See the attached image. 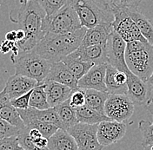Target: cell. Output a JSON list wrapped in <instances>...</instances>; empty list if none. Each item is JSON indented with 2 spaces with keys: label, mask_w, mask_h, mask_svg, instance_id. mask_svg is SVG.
Segmentation results:
<instances>
[{
  "label": "cell",
  "mask_w": 153,
  "mask_h": 150,
  "mask_svg": "<svg viewBox=\"0 0 153 150\" xmlns=\"http://www.w3.org/2000/svg\"><path fill=\"white\" fill-rule=\"evenodd\" d=\"M16 44V43H12V42H10V41H4L1 45H0V51L3 53V54H6L8 53L9 51L12 50V49L14 48Z\"/></svg>",
  "instance_id": "obj_38"
},
{
  "label": "cell",
  "mask_w": 153,
  "mask_h": 150,
  "mask_svg": "<svg viewBox=\"0 0 153 150\" xmlns=\"http://www.w3.org/2000/svg\"><path fill=\"white\" fill-rule=\"evenodd\" d=\"M137 24L142 35L145 39L153 45V25L152 22L147 18L143 13L139 12L137 9H131L126 10Z\"/></svg>",
  "instance_id": "obj_26"
},
{
  "label": "cell",
  "mask_w": 153,
  "mask_h": 150,
  "mask_svg": "<svg viewBox=\"0 0 153 150\" xmlns=\"http://www.w3.org/2000/svg\"><path fill=\"white\" fill-rule=\"evenodd\" d=\"M112 26L114 30L126 43L133 41L148 42L138 29L137 24L124 10H115Z\"/></svg>",
  "instance_id": "obj_9"
},
{
  "label": "cell",
  "mask_w": 153,
  "mask_h": 150,
  "mask_svg": "<svg viewBox=\"0 0 153 150\" xmlns=\"http://www.w3.org/2000/svg\"><path fill=\"white\" fill-rule=\"evenodd\" d=\"M18 111H19L20 116H30V117L38 119L39 121L53 124V125L57 126L58 129H65L63 122L60 120L59 115L56 111L55 108H50L47 109L40 110V109H37L30 107L25 109H18Z\"/></svg>",
  "instance_id": "obj_22"
},
{
  "label": "cell",
  "mask_w": 153,
  "mask_h": 150,
  "mask_svg": "<svg viewBox=\"0 0 153 150\" xmlns=\"http://www.w3.org/2000/svg\"><path fill=\"white\" fill-rule=\"evenodd\" d=\"M126 46L127 43L113 30L107 40L108 64L123 72L129 70L125 60Z\"/></svg>",
  "instance_id": "obj_10"
},
{
  "label": "cell",
  "mask_w": 153,
  "mask_h": 150,
  "mask_svg": "<svg viewBox=\"0 0 153 150\" xmlns=\"http://www.w3.org/2000/svg\"><path fill=\"white\" fill-rule=\"evenodd\" d=\"M113 30L114 29L112 26V23L101 24L93 28L87 29L79 48H85L107 42Z\"/></svg>",
  "instance_id": "obj_18"
},
{
  "label": "cell",
  "mask_w": 153,
  "mask_h": 150,
  "mask_svg": "<svg viewBox=\"0 0 153 150\" xmlns=\"http://www.w3.org/2000/svg\"><path fill=\"white\" fill-rule=\"evenodd\" d=\"M26 1H29V0H23V2H26Z\"/></svg>",
  "instance_id": "obj_44"
},
{
  "label": "cell",
  "mask_w": 153,
  "mask_h": 150,
  "mask_svg": "<svg viewBox=\"0 0 153 150\" xmlns=\"http://www.w3.org/2000/svg\"><path fill=\"white\" fill-rule=\"evenodd\" d=\"M151 150H153V145L151 147Z\"/></svg>",
  "instance_id": "obj_43"
},
{
  "label": "cell",
  "mask_w": 153,
  "mask_h": 150,
  "mask_svg": "<svg viewBox=\"0 0 153 150\" xmlns=\"http://www.w3.org/2000/svg\"><path fill=\"white\" fill-rule=\"evenodd\" d=\"M45 81H54L66 85L72 89H78V79L62 61L51 64L50 72Z\"/></svg>",
  "instance_id": "obj_17"
},
{
  "label": "cell",
  "mask_w": 153,
  "mask_h": 150,
  "mask_svg": "<svg viewBox=\"0 0 153 150\" xmlns=\"http://www.w3.org/2000/svg\"><path fill=\"white\" fill-rule=\"evenodd\" d=\"M25 32L21 29L18 30H17V42L22 41L23 39H25Z\"/></svg>",
  "instance_id": "obj_41"
},
{
  "label": "cell",
  "mask_w": 153,
  "mask_h": 150,
  "mask_svg": "<svg viewBox=\"0 0 153 150\" xmlns=\"http://www.w3.org/2000/svg\"><path fill=\"white\" fill-rule=\"evenodd\" d=\"M85 105L105 114V103L108 99L109 93L102 92L96 89H85Z\"/></svg>",
  "instance_id": "obj_28"
},
{
  "label": "cell",
  "mask_w": 153,
  "mask_h": 150,
  "mask_svg": "<svg viewBox=\"0 0 153 150\" xmlns=\"http://www.w3.org/2000/svg\"><path fill=\"white\" fill-rule=\"evenodd\" d=\"M138 129L142 132L143 148L152 147L153 145V122L142 120L138 123Z\"/></svg>",
  "instance_id": "obj_33"
},
{
  "label": "cell",
  "mask_w": 153,
  "mask_h": 150,
  "mask_svg": "<svg viewBox=\"0 0 153 150\" xmlns=\"http://www.w3.org/2000/svg\"><path fill=\"white\" fill-rule=\"evenodd\" d=\"M71 5L76 10L82 27L86 29L112 23L114 20V14L105 9L97 0H72Z\"/></svg>",
  "instance_id": "obj_5"
},
{
  "label": "cell",
  "mask_w": 153,
  "mask_h": 150,
  "mask_svg": "<svg viewBox=\"0 0 153 150\" xmlns=\"http://www.w3.org/2000/svg\"><path fill=\"white\" fill-rule=\"evenodd\" d=\"M30 107L40 110L47 109L51 108L50 104L48 103L45 82L32 89L30 99Z\"/></svg>",
  "instance_id": "obj_30"
},
{
  "label": "cell",
  "mask_w": 153,
  "mask_h": 150,
  "mask_svg": "<svg viewBox=\"0 0 153 150\" xmlns=\"http://www.w3.org/2000/svg\"><path fill=\"white\" fill-rule=\"evenodd\" d=\"M32 90H30V92L26 94L21 95L20 97H18L16 99L10 100L11 104L18 109H25L30 108V95H31Z\"/></svg>",
  "instance_id": "obj_37"
},
{
  "label": "cell",
  "mask_w": 153,
  "mask_h": 150,
  "mask_svg": "<svg viewBox=\"0 0 153 150\" xmlns=\"http://www.w3.org/2000/svg\"><path fill=\"white\" fill-rule=\"evenodd\" d=\"M41 83H38V81L28 76L15 74L8 78L4 89L10 100H13L28 93Z\"/></svg>",
  "instance_id": "obj_13"
},
{
  "label": "cell",
  "mask_w": 153,
  "mask_h": 150,
  "mask_svg": "<svg viewBox=\"0 0 153 150\" xmlns=\"http://www.w3.org/2000/svg\"><path fill=\"white\" fill-rule=\"evenodd\" d=\"M19 128L11 125L5 120L0 118V139L10 137V136H18L20 133Z\"/></svg>",
  "instance_id": "obj_34"
},
{
  "label": "cell",
  "mask_w": 153,
  "mask_h": 150,
  "mask_svg": "<svg viewBox=\"0 0 153 150\" xmlns=\"http://www.w3.org/2000/svg\"><path fill=\"white\" fill-rule=\"evenodd\" d=\"M23 121L25 122V126L28 129H36L38 131L42 133V134L49 139L52 134H54L57 131L58 128L57 126L47 123V122L39 121L36 118L30 117V116H21Z\"/></svg>",
  "instance_id": "obj_29"
},
{
  "label": "cell",
  "mask_w": 153,
  "mask_h": 150,
  "mask_svg": "<svg viewBox=\"0 0 153 150\" xmlns=\"http://www.w3.org/2000/svg\"><path fill=\"white\" fill-rule=\"evenodd\" d=\"M45 17V10L36 0L23 2L19 8L11 10L10 19L19 24L20 29L25 32V39L16 43L20 50H32L44 37L42 24Z\"/></svg>",
  "instance_id": "obj_1"
},
{
  "label": "cell",
  "mask_w": 153,
  "mask_h": 150,
  "mask_svg": "<svg viewBox=\"0 0 153 150\" xmlns=\"http://www.w3.org/2000/svg\"><path fill=\"white\" fill-rule=\"evenodd\" d=\"M54 108L59 115L60 120L63 122L65 129L67 130L69 128L74 126L78 122L76 119V109L71 105L69 99Z\"/></svg>",
  "instance_id": "obj_27"
},
{
  "label": "cell",
  "mask_w": 153,
  "mask_h": 150,
  "mask_svg": "<svg viewBox=\"0 0 153 150\" xmlns=\"http://www.w3.org/2000/svg\"><path fill=\"white\" fill-rule=\"evenodd\" d=\"M76 114L77 122L90 125L99 124L100 122L111 120L105 114L99 112L92 108H90L87 105H84L76 109Z\"/></svg>",
  "instance_id": "obj_25"
},
{
  "label": "cell",
  "mask_w": 153,
  "mask_h": 150,
  "mask_svg": "<svg viewBox=\"0 0 153 150\" xmlns=\"http://www.w3.org/2000/svg\"><path fill=\"white\" fill-rule=\"evenodd\" d=\"M0 118L19 128V129H23L26 127L18 109L11 104L5 89L0 92Z\"/></svg>",
  "instance_id": "obj_19"
},
{
  "label": "cell",
  "mask_w": 153,
  "mask_h": 150,
  "mask_svg": "<svg viewBox=\"0 0 153 150\" xmlns=\"http://www.w3.org/2000/svg\"><path fill=\"white\" fill-rule=\"evenodd\" d=\"M98 124H85L77 122L74 126L69 128V132L75 139L80 150H103L105 148L97 139Z\"/></svg>",
  "instance_id": "obj_8"
},
{
  "label": "cell",
  "mask_w": 153,
  "mask_h": 150,
  "mask_svg": "<svg viewBox=\"0 0 153 150\" xmlns=\"http://www.w3.org/2000/svg\"><path fill=\"white\" fill-rule=\"evenodd\" d=\"M69 100L71 105L74 109H77L79 107L85 105V90L79 88L73 89Z\"/></svg>",
  "instance_id": "obj_35"
},
{
  "label": "cell",
  "mask_w": 153,
  "mask_h": 150,
  "mask_svg": "<svg viewBox=\"0 0 153 150\" xmlns=\"http://www.w3.org/2000/svg\"><path fill=\"white\" fill-rule=\"evenodd\" d=\"M78 56L94 65L108 64L107 59V42L85 48H78L76 50Z\"/></svg>",
  "instance_id": "obj_20"
},
{
  "label": "cell",
  "mask_w": 153,
  "mask_h": 150,
  "mask_svg": "<svg viewBox=\"0 0 153 150\" xmlns=\"http://www.w3.org/2000/svg\"><path fill=\"white\" fill-rule=\"evenodd\" d=\"M127 75L128 96L134 103L142 105L146 103L149 97L150 87L146 82L133 74L130 69L125 72Z\"/></svg>",
  "instance_id": "obj_14"
},
{
  "label": "cell",
  "mask_w": 153,
  "mask_h": 150,
  "mask_svg": "<svg viewBox=\"0 0 153 150\" xmlns=\"http://www.w3.org/2000/svg\"><path fill=\"white\" fill-rule=\"evenodd\" d=\"M87 29L82 27L67 34L45 33L32 50L51 64L61 62L80 47Z\"/></svg>",
  "instance_id": "obj_2"
},
{
  "label": "cell",
  "mask_w": 153,
  "mask_h": 150,
  "mask_svg": "<svg viewBox=\"0 0 153 150\" xmlns=\"http://www.w3.org/2000/svg\"><path fill=\"white\" fill-rule=\"evenodd\" d=\"M80 28H82L80 20L71 4L63 7L52 15H46L42 24V30L45 34H67L74 32Z\"/></svg>",
  "instance_id": "obj_6"
},
{
  "label": "cell",
  "mask_w": 153,
  "mask_h": 150,
  "mask_svg": "<svg viewBox=\"0 0 153 150\" xmlns=\"http://www.w3.org/2000/svg\"><path fill=\"white\" fill-rule=\"evenodd\" d=\"M105 83L109 94L128 95L127 75L108 64Z\"/></svg>",
  "instance_id": "obj_16"
},
{
  "label": "cell",
  "mask_w": 153,
  "mask_h": 150,
  "mask_svg": "<svg viewBox=\"0 0 153 150\" xmlns=\"http://www.w3.org/2000/svg\"><path fill=\"white\" fill-rule=\"evenodd\" d=\"M5 40L12 43H17V30H11L7 32L5 35Z\"/></svg>",
  "instance_id": "obj_39"
},
{
  "label": "cell",
  "mask_w": 153,
  "mask_h": 150,
  "mask_svg": "<svg viewBox=\"0 0 153 150\" xmlns=\"http://www.w3.org/2000/svg\"><path fill=\"white\" fill-rule=\"evenodd\" d=\"M146 105V109H148V111L150 113H152L153 115V98L152 97H150L148 99V101L145 103Z\"/></svg>",
  "instance_id": "obj_40"
},
{
  "label": "cell",
  "mask_w": 153,
  "mask_h": 150,
  "mask_svg": "<svg viewBox=\"0 0 153 150\" xmlns=\"http://www.w3.org/2000/svg\"><path fill=\"white\" fill-rule=\"evenodd\" d=\"M105 9L111 11L119 10L137 9L139 4L143 0H97Z\"/></svg>",
  "instance_id": "obj_31"
},
{
  "label": "cell",
  "mask_w": 153,
  "mask_h": 150,
  "mask_svg": "<svg viewBox=\"0 0 153 150\" xmlns=\"http://www.w3.org/2000/svg\"><path fill=\"white\" fill-rule=\"evenodd\" d=\"M15 64L16 74L28 76L38 83H44L50 72L51 63L34 50H20L18 56H11Z\"/></svg>",
  "instance_id": "obj_4"
},
{
  "label": "cell",
  "mask_w": 153,
  "mask_h": 150,
  "mask_svg": "<svg viewBox=\"0 0 153 150\" xmlns=\"http://www.w3.org/2000/svg\"><path fill=\"white\" fill-rule=\"evenodd\" d=\"M134 110V103L128 95L109 94L105 114L111 120L124 123L132 116Z\"/></svg>",
  "instance_id": "obj_7"
},
{
  "label": "cell",
  "mask_w": 153,
  "mask_h": 150,
  "mask_svg": "<svg viewBox=\"0 0 153 150\" xmlns=\"http://www.w3.org/2000/svg\"><path fill=\"white\" fill-rule=\"evenodd\" d=\"M48 148L50 150H80L74 137L64 129H58L49 138Z\"/></svg>",
  "instance_id": "obj_23"
},
{
  "label": "cell",
  "mask_w": 153,
  "mask_h": 150,
  "mask_svg": "<svg viewBox=\"0 0 153 150\" xmlns=\"http://www.w3.org/2000/svg\"><path fill=\"white\" fill-rule=\"evenodd\" d=\"M45 84L48 103L51 108H54L65 102L73 91L71 88L54 81H45Z\"/></svg>",
  "instance_id": "obj_21"
},
{
  "label": "cell",
  "mask_w": 153,
  "mask_h": 150,
  "mask_svg": "<svg viewBox=\"0 0 153 150\" xmlns=\"http://www.w3.org/2000/svg\"><path fill=\"white\" fill-rule=\"evenodd\" d=\"M125 60L129 69L147 83L153 72L152 45L142 41L127 43Z\"/></svg>",
  "instance_id": "obj_3"
},
{
  "label": "cell",
  "mask_w": 153,
  "mask_h": 150,
  "mask_svg": "<svg viewBox=\"0 0 153 150\" xmlns=\"http://www.w3.org/2000/svg\"><path fill=\"white\" fill-rule=\"evenodd\" d=\"M45 10L46 15L50 16L57 12L63 7L71 4L72 0H36Z\"/></svg>",
  "instance_id": "obj_32"
},
{
  "label": "cell",
  "mask_w": 153,
  "mask_h": 150,
  "mask_svg": "<svg viewBox=\"0 0 153 150\" xmlns=\"http://www.w3.org/2000/svg\"><path fill=\"white\" fill-rule=\"evenodd\" d=\"M147 84L149 85V87H150L151 89H153V72L152 75H151V77L149 78V80L147 81Z\"/></svg>",
  "instance_id": "obj_42"
},
{
  "label": "cell",
  "mask_w": 153,
  "mask_h": 150,
  "mask_svg": "<svg viewBox=\"0 0 153 150\" xmlns=\"http://www.w3.org/2000/svg\"><path fill=\"white\" fill-rule=\"evenodd\" d=\"M107 65L108 64L93 66L78 80V88L82 89H96L108 93L105 83Z\"/></svg>",
  "instance_id": "obj_12"
},
{
  "label": "cell",
  "mask_w": 153,
  "mask_h": 150,
  "mask_svg": "<svg viewBox=\"0 0 153 150\" xmlns=\"http://www.w3.org/2000/svg\"><path fill=\"white\" fill-rule=\"evenodd\" d=\"M126 133V125L117 121H105L100 122L97 127V139L101 145L108 147L120 141Z\"/></svg>",
  "instance_id": "obj_11"
},
{
  "label": "cell",
  "mask_w": 153,
  "mask_h": 150,
  "mask_svg": "<svg viewBox=\"0 0 153 150\" xmlns=\"http://www.w3.org/2000/svg\"><path fill=\"white\" fill-rule=\"evenodd\" d=\"M0 150H25L19 143L18 136L0 139Z\"/></svg>",
  "instance_id": "obj_36"
},
{
  "label": "cell",
  "mask_w": 153,
  "mask_h": 150,
  "mask_svg": "<svg viewBox=\"0 0 153 150\" xmlns=\"http://www.w3.org/2000/svg\"><path fill=\"white\" fill-rule=\"evenodd\" d=\"M62 62L69 68V69L74 74L78 80L82 78L94 66V64L82 60L76 54V50L65 56L62 60Z\"/></svg>",
  "instance_id": "obj_24"
},
{
  "label": "cell",
  "mask_w": 153,
  "mask_h": 150,
  "mask_svg": "<svg viewBox=\"0 0 153 150\" xmlns=\"http://www.w3.org/2000/svg\"><path fill=\"white\" fill-rule=\"evenodd\" d=\"M18 138L20 145L25 150H50L48 148L49 139L36 129L25 127L20 130Z\"/></svg>",
  "instance_id": "obj_15"
}]
</instances>
